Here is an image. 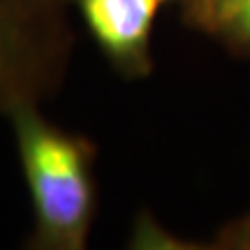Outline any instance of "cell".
Instances as JSON below:
<instances>
[{"label":"cell","instance_id":"3","mask_svg":"<svg viewBox=\"0 0 250 250\" xmlns=\"http://www.w3.org/2000/svg\"><path fill=\"white\" fill-rule=\"evenodd\" d=\"M208 19L227 35L250 44V0H208Z\"/></svg>","mask_w":250,"mask_h":250},{"label":"cell","instance_id":"2","mask_svg":"<svg viewBox=\"0 0 250 250\" xmlns=\"http://www.w3.org/2000/svg\"><path fill=\"white\" fill-rule=\"evenodd\" d=\"M162 0H81L98 42L114 56H132L148 40Z\"/></svg>","mask_w":250,"mask_h":250},{"label":"cell","instance_id":"4","mask_svg":"<svg viewBox=\"0 0 250 250\" xmlns=\"http://www.w3.org/2000/svg\"><path fill=\"white\" fill-rule=\"evenodd\" d=\"M246 241H248V246H250V223H248V232H246Z\"/></svg>","mask_w":250,"mask_h":250},{"label":"cell","instance_id":"1","mask_svg":"<svg viewBox=\"0 0 250 250\" xmlns=\"http://www.w3.org/2000/svg\"><path fill=\"white\" fill-rule=\"evenodd\" d=\"M21 155L40 223L54 236L74 239L90 208V183L79 148L30 118L21 125Z\"/></svg>","mask_w":250,"mask_h":250}]
</instances>
